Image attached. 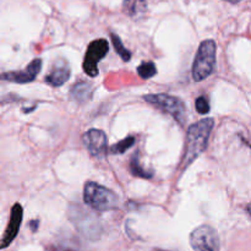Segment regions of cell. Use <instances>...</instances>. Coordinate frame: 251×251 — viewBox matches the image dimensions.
Returning a JSON list of instances; mask_svg holds the SVG:
<instances>
[{
    "label": "cell",
    "instance_id": "obj_1",
    "mask_svg": "<svg viewBox=\"0 0 251 251\" xmlns=\"http://www.w3.org/2000/svg\"><path fill=\"white\" fill-rule=\"evenodd\" d=\"M213 126H215V120L211 118H206L189 126L186 132V149L181 164L184 168H188L207 149L208 139Z\"/></svg>",
    "mask_w": 251,
    "mask_h": 251
},
{
    "label": "cell",
    "instance_id": "obj_2",
    "mask_svg": "<svg viewBox=\"0 0 251 251\" xmlns=\"http://www.w3.org/2000/svg\"><path fill=\"white\" fill-rule=\"evenodd\" d=\"M216 53L217 46L215 41L207 39L200 44L193 63V78L196 82L206 80L216 68Z\"/></svg>",
    "mask_w": 251,
    "mask_h": 251
},
{
    "label": "cell",
    "instance_id": "obj_3",
    "mask_svg": "<svg viewBox=\"0 0 251 251\" xmlns=\"http://www.w3.org/2000/svg\"><path fill=\"white\" fill-rule=\"evenodd\" d=\"M83 201L98 212L114 210L118 206V198L112 190L93 181H87L83 189Z\"/></svg>",
    "mask_w": 251,
    "mask_h": 251
},
{
    "label": "cell",
    "instance_id": "obj_4",
    "mask_svg": "<svg viewBox=\"0 0 251 251\" xmlns=\"http://www.w3.org/2000/svg\"><path fill=\"white\" fill-rule=\"evenodd\" d=\"M69 212L71 222L83 237L90 240H97L100 237L102 226L97 216L81 206H71Z\"/></svg>",
    "mask_w": 251,
    "mask_h": 251
},
{
    "label": "cell",
    "instance_id": "obj_5",
    "mask_svg": "<svg viewBox=\"0 0 251 251\" xmlns=\"http://www.w3.org/2000/svg\"><path fill=\"white\" fill-rule=\"evenodd\" d=\"M144 100L147 103L153 105V107H156L157 109L172 115L174 118V120L178 122L180 125L185 124L186 108L180 98L174 97V96L164 95V93H159V95L145 96Z\"/></svg>",
    "mask_w": 251,
    "mask_h": 251
},
{
    "label": "cell",
    "instance_id": "obj_6",
    "mask_svg": "<svg viewBox=\"0 0 251 251\" xmlns=\"http://www.w3.org/2000/svg\"><path fill=\"white\" fill-rule=\"evenodd\" d=\"M190 244L194 251H220V237L211 226L203 225L191 233Z\"/></svg>",
    "mask_w": 251,
    "mask_h": 251
},
{
    "label": "cell",
    "instance_id": "obj_7",
    "mask_svg": "<svg viewBox=\"0 0 251 251\" xmlns=\"http://www.w3.org/2000/svg\"><path fill=\"white\" fill-rule=\"evenodd\" d=\"M108 50V42L105 39H96L92 41L87 47L85 59H83V71L86 75L91 77H96L98 75V63L107 55Z\"/></svg>",
    "mask_w": 251,
    "mask_h": 251
},
{
    "label": "cell",
    "instance_id": "obj_8",
    "mask_svg": "<svg viewBox=\"0 0 251 251\" xmlns=\"http://www.w3.org/2000/svg\"><path fill=\"white\" fill-rule=\"evenodd\" d=\"M83 144L90 154L95 158L102 159L107 156L108 141L107 136L102 130L91 129L83 134Z\"/></svg>",
    "mask_w": 251,
    "mask_h": 251
},
{
    "label": "cell",
    "instance_id": "obj_9",
    "mask_svg": "<svg viewBox=\"0 0 251 251\" xmlns=\"http://www.w3.org/2000/svg\"><path fill=\"white\" fill-rule=\"evenodd\" d=\"M42 68V60L41 59H34L32 60L24 70L19 71H7L1 75V78L5 81H10V82L15 83H28L33 81L37 77Z\"/></svg>",
    "mask_w": 251,
    "mask_h": 251
},
{
    "label": "cell",
    "instance_id": "obj_10",
    "mask_svg": "<svg viewBox=\"0 0 251 251\" xmlns=\"http://www.w3.org/2000/svg\"><path fill=\"white\" fill-rule=\"evenodd\" d=\"M22 217H24V210H22V206L20 205V203H15L11 208V216H10L7 227L6 229H5L4 235H2L1 249H5V248L9 247V245L14 242L17 233H19L20 227H21Z\"/></svg>",
    "mask_w": 251,
    "mask_h": 251
},
{
    "label": "cell",
    "instance_id": "obj_11",
    "mask_svg": "<svg viewBox=\"0 0 251 251\" xmlns=\"http://www.w3.org/2000/svg\"><path fill=\"white\" fill-rule=\"evenodd\" d=\"M70 74L71 70L69 64L64 59H59V60H56L54 63L50 73L47 75L46 82L53 86V87H60V86H63L69 80Z\"/></svg>",
    "mask_w": 251,
    "mask_h": 251
},
{
    "label": "cell",
    "instance_id": "obj_12",
    "mask_svg": "<svg viewBox=\"0 0 251 251\" xmlns=\"http://www.w3.org/2000/svg\"><path fill=\"white\" fill-rule=\"evenodd\" d=\"M93 93V86L92 83L86 82V81H80V82L75 83L70 91V98L74 102L78 103V104H85L91 100Z\"/></svg>",
    "mask_w": 251,
    "mask_h": 251
},
{
    "label": "cell",
    "instance_id": "obj_13",
    "mask_svg": "<svg viewBox=\"0 0 251 251\" xmlns=\"http://www.w3.org/2000/svg\"><path fill=\"white\" fill-rule=\"evenodd\" d=\"M123 11L131 19H141L147 11L146 0H124Z\"/></svg>",
    "mask_w": 251,
    "mask_h": 251
},
{
    "label": "cell",
    "instance_id": "obj_14",
    "mask_svg": "<svg viewBox=\"0 0 251 251\" xmlns=\"http://www.w3.org/2000/svg\"><path fill=\"white\" fill-rule=\"evenodd\" d=\"M129 168H130V172H131L132 176H137V178L150 179L153 176V173H152V172L147 171V169H145L144 167L141 166V163H140L139 153H135L134 156L131 157V159H130V163H129Z\"/></svg>",
    "mask_w": 251,
    "mask_h": 251
},
{
    "label": "cell",
    "instance_id": "obj_15",
    "mask_svg": "<svg viewBox=\"0 0 251 251\" xmlns=\"http://www.w3.org/2000/svg\"><path fill=\"white\" fill-rule=\"evenodd\" d=\"M110 38H112L113 46H114L115 51L118 53V55H119L124 61H129L130 59H131V53L125 48L120 37L117 36L115 33H110Z\"/></svg>",
    "mask_w": 251,
    "mask_h": 251
},
{
    "label": "cell",
    "instance_id": "obj_16",
    "mask_svg": "<svg viewBox=\"0 0 251 251\" xmlns=\"http://www.w3.org/2000/svg\"><path fill=\"white\" fill-rule=\"evenodd\" d=\"M137 74L141 78L147 80V78L153 77L157 74V68L154 65V63L152 61H145V63L140 64L139 68H137Z\"/></svg>",
    "mask_w": 251,
    "mask_h": 251
},
{
    "label": "cell",
    "instance_id": "obj_17",
    "mask_svg": "<svg viewBox=\"0 0 251 251\" xmlns=\"http://www.w3.org/2000/svg\"><path fill=\"white\" fill-rule=\"evenodd\" d=\"M134 144H135V137L127 136V137H125L124 140H122V141L118 142V144L113 145L112 149H110V152L114 154H123L124 152H126L130 147L134 146Z\"/></svg>",
    "mask_w": 251,
    "mask_h": 251
},
{
    "label": "cell",
    "instance_id": "obj_18",
    "mask_svg": "<svg viewBox=\"0 0 251 251\" xmlns=\"http://www.w3.org/2000/svg\"><path fill=\"white\" fill-rule=\"evenodd\" d=\"M195 107L199 114H208V112H210V102H208L207 97L206 96H200L199 98H196Z\"/></svg>",
    "mask_w": 251,
    "mask_h": 251
},
{
    "label": "cell",
    "instance_id": "obj_19",
    "mask_svg": "<svg viewBox=\"0 0 251 251\" xmlns=\"http://www.w3.org/2000/svg\"><path fill=\"white\" fill-rule=\"evenodd\" d=\"M58 251H77V248L71 243H63V244L58 245Z\"/></svg>",
    "mask_w": 251,
    "mask_h": 251
},
{
    "label": "cell",
    "instance_id": "obj_20",
    "mask_svg": "<svg viewBox=\"0 0 251 251\" xmlns=\"http://www.w3.org/2000/svg\"><path fill=\"white\" fill-rule=\"evenodd\" d=\"M37 223H38V221H33V222L31 223V225L33 226V232H36V229H37V226H38Z\"/></svg>",
    "mask_w": 251,
    "mask_h": 251
},
{
    "label": "cell",
    "instance_id": "obj_21",
    "mask_svg": "<svg viewBox=\"0 0 251 251\" xmlns=\"http://www.w3.org/2000/svg\"><path fill=\"white\" fill-rule=\"evenodd\" d=\"M225 1L230 2V4H238V2H239L240 0H225Z\"/></svg>",
    "mask_w": 251,
    "mask_h": 251
},
{
    "label": "cell",
    "instance_id": "obj_22",
    "mask_svg": "<svg viewBox=\"0 0 251 251\" xmlns=\"http://www.w3.org/2000/svg\"><path fill=\"white\" fill-rule=\"evenodd\" d=\"M248 212H249V215L251 216V203L249 206H248Z\"/></svg>",
    "mask_w": 251,
    "mask_h": 251
},
{
    "label": "cell",
    "instance_id": "obj_23",
    "mask_svg": "<svg viewBox=\"0 0 251 251\" xmlns=\"http://www.w3.org/2000/svg\"><path fill=\"white\" fill-rule=\"evenodd\" d=\"M153 251H166V250H161V249H156V250H153Z\"/></svg>",
    "mask_w": 251,
    "mask_h": 251
}]
</instances>
